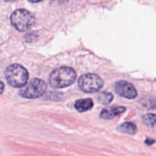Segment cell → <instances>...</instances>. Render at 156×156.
<instances>
[{"label":"cell","mask_w":156,"mask_h":156,"mask_svg":"<svg viewBox=\"0 0 156 156\" xmlns=\"http://www.w3.org/2000/svg\"><path fill=\"white\" fill-rule=\"evenodd\" d=\"M76 78V71L69 67H61L55 69L49 76V83L53 88L60 89L70 86Z\"/></svg>","instance_id":"6da1fadb"},{"label":"cell","mask_w":156,"mask_h":156,"mask_svg":"<svg viewBox=\"0 0 156 156\" xmlns=\"http://www.w3.org/2000/svg\"><path fill=\"white\" fill-rule=\"evenodd\" d=\"M5 76L9 84L14 87H22L28 80V70L18 64L9 66L5 71Z\"/></svg>","instance_id":"7a4b0ae2"},{"label":"cell","mask_w":156,"mask_h":156,"mask_svg":"<svg viewBox=\"0 0 156 156\" xmlns=\"http://www.w3.org/2000/svg\"><path fill=\"white\" fill-rule=\"evenodd\" d=\"M12 26L19 31H26L35 24V18L28 10L19 9L13 12L10 17Z\"/></svg>","instance_id":"3957f363"},{"label":"cell","mask_w":156,"mask_h":156,"mask_svg":"<svg viewBox=\"0 0 156 156\" xmlns=\"http://www.w3.org/2000/svg\"><path fill=\"white\" fill-rule=\"evenodd\" d=\"M103 86V80L95 73H86L78 80V87L84 93H95Z\"/></svg>","instance_id":"277c9868"},{"label":"cell","mask_w":156,"mask_h":156,"mask_svg":"<svg viewBox=\"0 0 156 156\" xmlns=\"http://www.w3.org/2000/svg\"><path fill=\"white\" fill-rule=\"evenodd\" d=\"M47 89V84L44 80L34 78L28 83L24 89L21 90L20 95L24 98L35 99L41 97Z\"/></svg>","instance_id":"5b68a950"},{"label":"cell","mask_w":156,"mask_h":156,"mask_svg":"<svg viewBox=\"0 0 156 156\" xmlns=\"http://www.w3.org/2000/svg\"><path fill=\"white\" fill-rule=\"evenodd\" d=\"M115 92L122 97L134 99L137 97V91L132 83L125 80H119L115 84Z\"/></svg>","instance_id":"8992f818"},{"label":"cell","mask_w":156,"mask_h":156,"mask_svg":"<svg viewBox=\"0 0 156 156\" xmlns=\"http://www.w3.org/2000/svg\"><path fill=\"white\" fill-rule=\"evenodd\" d=\"M126 111L124 106H110L105 108L100 112V117L103 119H112L115 116L123 113Z\"/></svg>","instance_id":"52a82bcc"},{"label":"cell","mask_w":156,"mask_h":156,"mask_svg":"<svg viewBox=\"0 0 156 156\" xmlns=\"http://www.w3.org/2000/svg\"><path fill=\"white\" fill-rule=\"evenodd\" d=\"M94 106L93 100L91 99H81V100H76L74 106L78 112H83L90 110Z\"/></svg>","instance_id":"ba28073f"},{"label":"cell","mask_w":156,"mask_h":156,"mask_svg":"<svg viewBox=\"0 0 156 156\" xmlns=\"http://www.w3.org/2000/svg\"><path fill=\"white\" fill-rule=\"evenodd\" d=\"M119 130L123 133L134 135L137 132V128H136V125L133 124V122H124L119 126Z\"/></svg>","instance_id":"9c48e42d"},{"label":"cell","mask_w":156,"mask_h":156,"mask_svg":"<svg viewBox=\"0 0 156 156\" xmlns=\"http://www.w3.org/2000/svg\"><path fill=\"white\" fill-rule=\"evenodd\" d=\"M142 122L148 126H153L156 124V115L153 113L145 114L142 117Z\"/></svg>","instance_id":"30bf717a"},{"label":"cell","mask_w":156,"mask_h":156,"mask_svg":"<svg viewBox=\"0 0 156 156\" xmlns=\"http://www.w3.org/2000/svg\"><path fill=\"white\" fill-rule=\"evenodd\" d=\"M113 99V95L110 93L103 92L100 93L98 96V100L103 104H109Z\"/></svg>","instance_id":"8fae6325"},{"label":"cell","mask_w":156,"mask_h":156,"mask_svg":"<svg viewBox=\"0 0 156 156\" xmlns=\"http://www.w3.org/2000/svg\"><path fill=\"white\" fill-rule=\"evenodd\" d=\"M154 142V140H151L150 139H147L146 140H145V143H146L147 145H151V144H153Z\"/></svg>","instance_id":"7c38bea8"},{"label":"cell","mask_w":156,"mask_h":156,"mask_svg":"<svg viewBox=\"0 0 156 156\" xmlns=\"http://www.w3.org/2000/svg\"><path fill=\"white\" fill-rule=\"evenodd\" d=\"M3 90H4V84L2 82L0 81V94H2Z\"/></svg>","instance_id":"4fadbf2b"},{"label":"cell","mask_w":156,"mask_h":156,"mask_svg":"<svg viewBox=\"0 0 156 156\" xmlns=\"http://www.w3.org/2000/svg\"><path fill=\"white\" fill-rule=\"evenodd\" d=\"M28 1H29V2H34V3H35V2H42V1H44V0H28Z\"/></svg>","instance_id":"5bb4252c"},{"label":"cell","mask_w":156,"mask_h":156,"mask_svg":"<svg viewBox=\"0 0 156 156\" xmlns=\"http://www.w3.org/2000/svg\"><path fill=\"white\" fill-rule=\"evenodd\" d=\"M6 2H12V1H16V0H5Z\"/></svg>","instance_id":"9a60e30c"}]
</instances>
